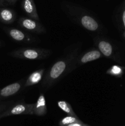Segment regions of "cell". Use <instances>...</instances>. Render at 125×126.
Returning a JSON list of instances; mask_svg holds the SVG:
<instances>
[{"label":"cell","instance_id":"cell-2","mask_svg":"<svg viewBox=\"0 0 125 126\" xmlns=\"http://www.w3.org/2000/svg\"><path fill=\"white\" fill-rule=\"evenodd\" d=\"M61 7L72 21L87 30L99 32L102 30V26L99 21L91 12L81 6L65 2L62 4Z\"/></svg>","mask_w":125,"mask_h":126},{"label":"cell","instance_id":"cell-5","mask_svg":"<svg viewBox=\"0 0 125 126\" xmlns=\"http://www.w3.org/2000/svg\"><path fill=\"white\" fill-rule=\"evenodd\" d=\"M94 45L100 52L103 57L107 59L117 60L116 50L113 44L104 37L97 36L94 38Z\"/></svg>","mask_w":125,"mask_h":126},{"label":"cell","instance_id":"cell-20","mask_svg":"<svg viewBox=\"0 0 125 126\" xmlns=\"http://www.w3.org/2000/svg\"><path fill=\"white\" fill-rule=\"evenodd\" d=\"M2 42L0 41V46H2Z\"/></svg>","mask_w":125,"mask_h":126},{"label":"cell","instance_id":"cell-3","mask_svg":"<svg viewBox=\"0 0 125 126\" xmlns=\"http://www.w3.org/2000/svg\"><path fill=\"white\" fill-rule=\"evenodd\" d=\"M52 52L49 49L44 48L22 47L13 50L9 53V55L13 58L24 60H38L47 59L51 54Z\"/></svg>","mask_w":125,"mask_h":126},{"label":"cell","instance_id":"cell-11","mask_svg":"<svg viewBox=\"0 0 125 126\" xmlns=\"http://www.w3.org/2000/svg\"><path fill=\"white\" fill-rule=\"evenodd\" d=\"M21 6L23 11L28 17L39 21V16L34 0H22Z\"/></svg>","mask_w":125,"mask_h":126},{"label":"cell","instance_id":"cell-8","mask_svg":"<svg viewBox=\"0 0 125 126\" xmlns=\"http://www.w3.org/2000/svg\"><path fill=\"white\" fill-rule=\"evenodd\" d=\"M18 25L24 30L28 33L42 34L46 32L44 26L38 20L28 17H21L18 19Z\"/></svg>","mask_w":125,"mask_h":126},{"label":"cell","instance_id":"cell-7","mask_svg":"<svg viewBox=\"0 0 125 126\" xmlns=\"http://www.w3.org/2000/svg\"><path fill=\"white\" fill-rule=\"evenodd\" d=\"M4 30L12 40L18 43L33 44L37 41L34 36H33L29 33H27L25 30H22L13 27H4Z\"/></svg>","mask_w":125,"mask_h":126},{"label":"cell","instance_id":"cell-19","mask_svg":"<svg viewBox=\"0 0 125 126\" xmlns=\"http://www.w3.org/2000/svg\"><path fill=\"white\" fill-rule=\"evenodd\" d=\"M11 104H12V102H8L6 103H0V113H2V111L5 110L6 108H8Z\"/></svg>","mask_w":125,"mask_h":126},{"label":"cell","instance_id":"cell-18","mask_svg":"<svg viewBox=\"0 0 125 126\" xmlns=\"http://www.w3.org/2000/svg\"><path fill=\"white\" fill-rule=\"evenodd\" d=\"M18 0H0V7L12 5L15 3Z\"/></svg>","mask_w":125,"mask_h":126},{"label":"cell","instance_id":"cell-10","mask_svg":"<svg viewBox=\"0 0 125 126\" xmlns=\"http://www.w3.org/2000/svg\"><path fill=\"white\" fill-rule=\"evenodd\" d=\"M47 113L46 100L44 92H40L36 103H34L33 115L38 117L45 116Z\"/></svg>","mask_w":125,"mask_h":126},{"label":"cell","instance_id":"cell-12","mask_svg":"<svg viewBox=\"0 0 125 126\" xmlns=\"http://www.w3.org/2000/svg\"><path fill=\"white\" fill-rule=\"evenodd\" d=\"M44 73H45L44 68H40L32 72L26 79L24 84V88L31 87L39 83L40 81H42Z\"/></svg>","mask_w":125,"mask_h":126},{"label":"cell","instance_id":"cell-4","mask_svg":"<svg viewBox=\"0 0 125 126\" xmlns=\"http://www.w3.org/2000/svg\"><path fill=\"white\" fill-rule=\"evenodd\" d=\"M34 103H26L24 100L12 103L4 111L0 113V119L15 115L28 114L33 115Z\"/></svg>","mask_w":125,"mask_h":126},{"label":"cell","instance_id":"cell-17","mask_svg":"<svg viewBox=\"0 0 125 126\" xmlns=\"http://www.w3.org/2000/svg\"><path fill=\"white\" fill-rule=\"evenodd\" d=\"M121 24H122V26H123V28L124 29L123 36L125 38V4H124V6H123L122 9H121Z\"/></svg>","mask_w":125,"mask_h":126},{"label":"cell","instance_id":"cell-15","mask_svg":"<svg viewBox=\"0 0 125 126\" xmlns=\"http://www.w3.org/2000/svg\"><path fill=\"white\" fill-rule=\"evenodd\" d=\"M80 121L81 120L78 118L77 116L67 115V116L62 118L58 123V124L60 126H69L71 124Z\"/></svg>","mask_w":125,"mask_h":126},{"label":"cell","instance_id":"cell-1","mask_svg":"<svg viewBox=\"0 0 125 126\" xmlns=\"http://www.w3.org/2000/svg\"><path fill=\"white\" fill-rule=\"evenodd\" d=\"M80 46L76 45L59 58L48 69L42 81L40 89L47 91L57 83L62 77L72 72V63L76 57L79 54Z\"/></svg>","mask_w":125,"mask_h":126},{"label":"cell","instance_id":"cell-14","mask_svg":"<svg viewBox=\"0 0 125 126\" xmlns=\"http://www.w3.org/2000/svg\"><path fill=\"white\" fill-rule=\"evenodd\" d=\"M57 105L59 108L62 111L66 113L67 115L77 116L75 113L72 106L67 102L65 100H59L57 102Z\"/></svg>","mask_w":125,"mask_h":126},{"label":"cell","instance_id":"cell-16","mask_svg":"<svg viewBox=\"0 0 125 126\" xmlns=\"http://www.w3.org/2000/svg\"><path fill=\"white\" fill-rule=\"evenodd\" d=\"M123 73V68L118 65H112L106 71V74L120 78Z\"/></svg>","mask_w":125,"mask_h":126},{"label":"cell","instance_id":"cell-6","mask_svg":"<svg viewBox=\"0 0 125 126\" xmlns=\"http://www.w3.org/2000/svg\"><path fill=\"white\" fill-rule=\"evenodd\" d=\"M102 57L100 52L97 48L90 49L82 54H78L72 63V68H71L72 71L77 68L78 66L96 60Z\"/></svg>","mask_w":125,"mask_h":126},{"label":"cell","instance_id":"cell-9","mask_svg":"<svg viewBox=\"0 0 125 126\" xmlns=\"http://www.w3.org/2000/svg\"><path fill=\"white\" fill-rule=\"evenodd\" d=\"M26 79H22L13 83L5 86L0 89V100L12 97L19 93L24 89V84Z\"/></svg>","mask_w":125,"mask_h":126},{"label":"cell","instance_id":"cell-13","mask_svg":"<svg viewBox=\"0 0 125 126\" xmlns=\"http://www.w3.org/2000/svg\"><path fill=\"white\" fill-rule=\"evenodd\" d=\"M15 12L12 9L2 7L0 8V22L4 24H11L16 19Z\"/></svg>","mask_w":125,"mask_h":126}]
</instances>
